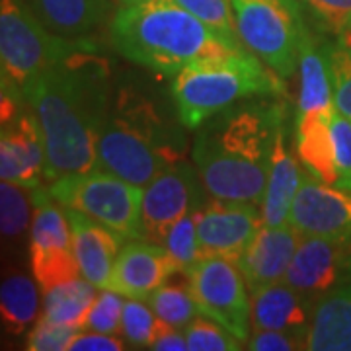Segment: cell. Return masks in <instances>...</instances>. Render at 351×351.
<instances>
[{"mask_svg": "<svg viewBox=\"0 0 351 351\" xmlns=\"http://www.w3.org/2000/svg\"><path fill=\"white\" fill-rule=\"evenodd\" d=\"M22 96L45 141V182L96 170L98 137L112 104L110 66L84 41L32 78Z\"/></svg>", "mask_w": 351, "mask_h": 351, "instance_id": "cell-1", "label": "cell"}, {"mask_svg": "<svg viewBox=\"0 0 351 351\" xmlns=\"http://www.w3.org/2000/svg\"><path fill=\"white\" fill-rule=\"evenodd\" d=\"M285 112V104L277 101H239L195 129L191 156L209 195L262 205Z\"/></svg>", "mask_w": 351, "mask_h": 351, "instance_id": "cell-2", "label": "cell"}, {"mask_svg": "<svg viewBox=\"0 0 351 351\" xmlns=\"http://www.w3.org/2000/svg\"><path fill=\"white\" fill-rule=\"evenodd\" d=\"M110 41L131 63L172 76L189 64L246 49L234 47L174 0L121 6L110 22Z\"/></svg>", "mask_w": 351, "mask_h": 351, "instance_id": "cell-3", "label": "cell"}, {"mask_svg": "<svg viewBox=\"0 0 351 351\" xmlns=\"http://www.w3.org/2000/svg\"><path fill=\"white\" fill-rule=\"evenodd\" d=\"M180 152L182 137L164 123L156 106L133 88H121L101 125L96 170L145 188L180 160Z\"/></svg>", "mask_w": 351, "mask_h": 351, "instance_id": "cell-4", "label": "cell"}, {"mask_svg": "<svg viewBox=\"0 0 351 351\" xmlns=\"http://www.w3.org/2000/svg\"><path fill=\"white\" fill-rule=\"evenodd\" d=\"M269 94H285L283 78L248 49L189 64L172 80L178 117L191 131L239 101Z\"/></svg>", "mask_w": 351, "mask_h": 351, "instance_id": "cell-5", "label": "cell"}, {"mask_svg": "<svg viewBox=\"0 0 351 351\" xmlns=\"http://www.w3.org/2000/svg\"><path fill=\"white\" fill-rule=\"evenodd\" d=\"M240 41L287 80L299 71L304 25L299 0H230Z\"/></svg>", "mask_w": 351, "mask_h": 351, "instance_id": "cell-6", "label": "cell"}, {"mask_svg": "<svg viewBox=\"0 0 351 351\" xmlns=\"http://www.w3.org/2000/svg\"><path fill=\"white\" fill-rule=\"evenodd\" d=\"M51 195L66 209H75L110 228L123 242L145 239L143 193L145 188L129 184L117 176L92 170L63 176L49 186Z\"/></svg>", "mask_w": 351, "mask_h": 351, "instance_id": "cell-7", "label": "cell"}, {"mask_svg": "<svg viewBox=\"0 0 351 351\" xmlns=\"http://www.w3.org/2000/svg\"><path fill=\"white\" fill-rule=\"evenodd\" d=\"M86 39H69L49 32L24 2L2 0L0 63L2 80L20 90L49 66L63 61Z\"/></svg>", "mask_w": 351, "mask_h": 351, "instance_id": "cell-8", "label": "cell"}, {"mask_svg": "<svg viewBox=\"0 0 351 351\" xmlns=\"http://www.w3.org/2000/svg\"><path fill=\"white\" fill-rule=\"evenodd\" d=\"M36 213L29 230L32 274L41 291L82 277L73 246L69 217L61 203L53 199L47 186L34 188Z\"/></svg>", "mask_w": 351, "mask_h": 351, "instance_id": "cell-9", "label": "cell"}, {"mask_svg": "<svg viewBox=\"0 0 351 351\" xmlns=\"http://www.w3.org/2000/svg\"><path fill=\"white\" fill-rule=\"evenodd\" d=\"M199 313L225 326L232 336L248 343L252 336V299L237 262L209 256L188 276Z\"/></svg>", "mask_w": 351, "mask_h": 351, "instance_id": "cell-10", "label": "cell"}, {"mask_svg": "<svg viewBox=\"0 0 351 351\" xmlns=\"http://www.w3.org/2000/svg\"><path fill=\"white\" fill-rule=\"evenodd\" d=\"M203 182L197 168L176 160L145 186L143 193V230L145 239L162 244L168 230L203 203Z\"/></svg>", "mask_w": 351, "mask_h": 351, "instance_id": "cell-11", "label": "cell"}, {"mask_svg": "<svg viewBox=\"0 0 351 351\" xmlns=\"http://www.w3.org/2000/svg\"><path fill=\"white\" fill-rule=\"evenodd\" d=\"M203 256H219L239 262L242 252L263 225L262 209L256 203L215 199L193 213Z\"/></svg>", "mask_w": 351, "mask_h": 351, "instance_id": "cell-12", "label": "cell"}, {"mask_svg": "<svg viewBox=\"0 0 351 351\" xmlns=\"http://www.w3.org/2000/svg\"><path fill=\"white\" fill-rule=\"evenodd\" d=\"M283 281L313 302L351 281V239L302 237Z\"/></svg>", "mask_w": 351, "mask_h": 351, "instance_id": "cell-13", "label": "cell"}, {"mask_svg": "<svg viewBox=\"0 0 351 351\" xmlns=\"http://www.w3.org/2000/svg\"><path fill=\"white\" fill-rule=\"evenodd\" d=\"M289 225L301 237L351 239V193L304 174L295 195Z\"/></svg>", "mask_w": 351, "mask_h": 351, "instance_id": "cell-14", "label": "cell"}, {"mask_svg": "<svg viewBox=\"0 0 351 351\" xmlns=\"http://www.w3.org/2000/svg\"><path fill=\"white\" fill-rule=\"evenodd\" d=\"M0 178L38 188L45 180V141L34 112L24 108L2 121L0 131Z\"/></svg>", "mask_w": 351, "mask_h": 351, "instance_id": "cell-15", "label": "cell"}, {"mask_svg": "<svg viewBox=\"0 0 351 351\" xmlns=\"http://www.w3.org/2000/svg\"><path fill=\"white\" fill-rule=\"evenodd\" d=\"M172 276H176L174 262L162 244L135 239L125 242L119 252L108 289L125 299L145 301Z\"/></svg>", "mask_w": 351, "mask_h": 351, "instance_id": "cell-16", "label": "cell"}, {"mask_svg": "<svg viewBox=\"0 0 351 351\" xmlns=\"http://www.w3.org/2000/svg\"><path fill=\"white\" fill-rule=\"evenodd\" d=\"M301 240V234L289 223L281 226H260L237 262L250 295L285 279Z\"/></svg>", "mask_w": 351, "mask_h": 351, "instance_id": "cell-17", "label": "cell"}, {"mask_svg": "<svg viewBox=\"0 0 351 351\" xmlns=\"http://www.w3.org/2000/svg\"><path fill=\"white\" fill-rule=\"evenodd\" d=\"M291 125H289L287 112L283 113L277 125L276 143L271 152V162L267 172V186L263 193L262 219L263 225L281 226L289 223V215L295 195L301 188L304 174H302L299 158L291 151Z\"/></svg>", "mask_w": 351, "mask_h": 351, "instance_id": "cell-18", "label": "cell"}, {"mask_svg": "<svg viewBox=\"0 0 351 351\" xmlns=\"http://www.w3.org/2000/svg\"><path fill=\"white\" fill-rule=\"evenodd\" d=\"M69 225L73 232V246H75L76 260L80 265L82 277H86L92 285L100 289L110 287L113 265L121 252V242L115 232L100 225L98 221L90 219L88 215L66 209Z\"/></svg>", "mask_w": 351, "mask_h": 351, "instance_id": "cell-19", "label": "cell"}, {"mask_svg": "<svg viewBox=\"0 0 351 351\" xmlns=\"http://www.w3.org/2000/svg\"><path fill=\"white\" fill-rule=\"evenodd\" d=\"M313 308V301L302 297L287 281H279L252 295V326L254 330H289L306 336Z\"/></svg>", "mask_w": 351, "mask_h": 351, "instance_id": "cell-20", "label": "cell"}, {"mask_svg": "<svg viewBox=\"0 0 351 351\" xmlns=\"http://www.w3.org/2000/svg\"><path fill=\"white\" fill-rule=\"evenodd\" d=\"M304 350L351 351V281L328 291L314 302Z\"/></svg>", "mask_w": 351, "mask_h": 351, "instance_id": "cell-21", "label": "cell"}, {"mask_svg": "<svg viewBox=\"0 0 351 351\" xmlns=\"http://www.w3.org/2000/svg\"><path fill=\"white\" fill-rule=\"evenodd\" d=\"M295 149L306 174L328 186L338 184L336 152L332 138V115L320 112L295 115Z\"/></svg>", "mask_w": 351, "mask_h": 351, "instance_id": "cell-22", "label": "cell"}, {"mask_svg": "<svg viewBox=\"0 0 351 351\" xmlns=\"http://www.w3.org/2000/svg\"><path fill=\"white\" fill-rule=\"evenodd\" d=\"M49 32L69 39H84L112 12V0H25Z\"/></svg>", "mask_w": 351, "mask_h": 351, "instance_id": "cell-23", "label": "cell"}, {"mask_svg": "<svg viewBox=\"0 0 351 351\" xmlns=\"http://www.w3.org/2000/svg\"><path fill=\"white\" fill-rule=\"evenodd\" d=\"M299 101L297 113L320 112L334 115V88L328 61V45L311 32L302 41L299 59Z\"/></svg>", "mask_w": 351, "mask_h": 351, "instance_id": "cell-24", "label": "cell"}, {"mask_svg": "<svg viewBox=\"0 0 351 351\" xmlns=\"http://www.w3.org/2000/svg\"><path fill=\"white\" fill-rule=\"evenodd\" d=\"M38 279L25 274H10L0 285L2 324L10 334H24L39 320L41 299Z\"/></svg>", "mask_w": 351, "mask_h": 351, "instance_id": "cell-25", "label": "cell"}, {"mask_svg": "<svg viewBox=\"0 0 351 351\" xmlns=\"http://www.w3.org/2000/svg\"><path fill=\"white\" fill-rule=\"evenodd\" d=\"M96 289L86 277H76L43 291V318L84 330L88 313L98 297Z\"/></svg>", "mask_w": 351, "mask_h": 351, "instance_id": "cell-26", "label": "cell"}, {"mask_svg": "<svg viewBox=\"0 0 351 351\" xmlns=\"http://www.w3.org/2000/svg\"><path fill=\"white\" fill-rule=\"evenodd\" d=\"M36 213L34 188L2 180L0 184V230L2 239L20 244L32 230Z\"/></svg>", "mask_w": 351, "mask_h": 351, "instance_id": "cell-27", "label": "cell"}, {"mask_svg": "<svg viewBox=\"0 0 351 351\" xmlns=\"http://www.w3.org/2000/svg\"><path fill=\"white\" fill-rule=\"evenodd\" d=\"M147 301L160 322L172 328H180V330H184L195 316L201 314L191 287H189L188 277L182 283L168 279Z\"/></svg>", "mask_w": 351, "mask_h": 351, "instance_id": "cell-28", "label": "cell"}, {"mask_svg": "<svg viewBox=\"0 0 351 351\" xmlns=\"http://www.w3.org/2000/svg\"><path fill=\"white\" fill-rule=\"evenodd\" d=\"M193 213H188L186 217H182L168 230V234H166V239L162 242V246L168 250L172 262H174L176 274H182V276H189L191 269L205 258L203 250H201Z\"/></svg>", "mask_w": 351, "mask_h": 351, "instance_id": "cell-29", "label": "cell"}, {"mask_svg": "<svg viewBox=\"0 0 351 351\" xmlns=\"http://www.w3.org/2000/svg\"><path fill=\"white\" fill-rule=\"evenodd\" d=\"M160 326L162 322L143 299H127L121 320V336L127 341V348L151 350Z\"/></svg>", "mask_w": 351, "mask_h": 351, "instance_id": "cell-30", "label": "cell"}, {"mask_svg": "<svg viewBox=\"0 0 351 351\" xmlns=\"http://www.w3.org/2000/svg\"><path fill=\"white\" fill-rule=\"evenodd\" d=\"M189 351H239L242 341L213 318L199 314L184 328Z\"/></svg>", "mask_w": 351, "mask_h": 351, "instance_id": "cell-31", "label": "cell"}, {"mask_svg": "<svg viewBox=\"0 0 351 351\" xmlns=\"http://www.w3.org/2000/svg\"><path fill=\"white\" fill-rule=\"evenodd\" d=\"M180 6H184L188 12L197 16L201 22L213 27L217 34L228 39L234 47H244L240 41L237 20L232 14L230 0H174Z\"/></svg>", "mask_w": 351, "mask_h": 351, "instance_id": "cell-32", "label": "cell"}, {"mask_svg": "<svg viewBox=\"0 0 351 351\" xmlns=\"http://www.w3.org/2000/svg\"><path fill=\"white\" fill-rule=\"evenodd\" d=\"M123 299L125 297L119 295L117 291L101 289V293L96 297V301L88 313L84 330L110 334V336L121 334V320H123V306H125Z\"/></svg>", "mask_w": 351, "mask_h": 351, "instance_id": "cell-33", "label": "cell"}, {"mask_svg": "<svg viewBox=\"0 0 351 351\" xmlns=\"http://www.w3.org/2000/svg\"><path fill=\"white\" fill-rule=\"evenodd\" d=\"M328 61L336 112L351 119V53L339 43L328 45Z\"/></svg>", "mask_w": 351, "mask_h": 351, "instance_id": "cell-34", "label": "cell"}, {"mask_svg": "<svg viewBox=\"0 0 351 351\" xmlns=\"http://www.w3.org/2000/svg\"><path fill=\"white\" fill-rule=\"evenodd\" d=\"M82 332V328L64 326L45 320L43 316L34 324L25 348L29 351H64L71 350V343Z\"/></svg>", "mask_w": 351, "mask_h": 351, "instance_id": "cell-35", "label": "cell"}, {"mask_svg": "<svg viewBox=\"0 0 351 351\" xmlns=\"http://www.w3.org/2000/svg\"><path fill=\"white\" fill-rule=\"evenodd\" d=\"M332 138L338 168L336 188L351 193V119L339 112H334L332 115Z\"/></svg>", "mask_w": 351, "mask_h": 351, "instance_id": "cell-36", "label": "cell"}, {"mask_svg": "<svg viewBox=\"0 0 351 351\" xmlns=\"http://www.w3.org/2000/svg\"><path fill=\"white\" fill-rule=\"evenodd\" d=\"M304 334L289 330H254L246 343L252 351H297L304 350Z\"/></svg>", "mask_w": 351, "mask_h": 351, "instance_id": "cell-37", "label": "cell"}, {"mask_svg": "<svg viewBox=\"0 0 351 351\" xmlns=\"http://www.w3.org/2000/svg\"><path fill=\"white\" fill-rule=\"evenodd\" d=\"M127 348V341L119 336L100 334V332H80L71 343L69 351H121Z\"/></svg>", "mask_w": 351, "mask_h": 351, "instance_id": "cell-38", "label": "cell"}, {"mask_svg": "<svg viewBox=\"0 0 351 351\" xmlns=\"http://www.w3.org/2000/svg\"><path fill=\"white\" fill-rule=\"evenodd\" d=\"M151 350L156 351H186L188 350V339L184 330L180 328H172L168 324H164L158 330L156 338L152 341Z\"/></svg>", "mask_w": 351, "mask_h": 351, "instance_id": "cell-39", "label": "cell"}, {"mask_svg": "<svg viewBox=\"0 0 351 351\" xmlns=\"http://www.w3.org/2000/svg\"><path fill=\"white\" fill-rule=\"evenodd\" d=\"M338 43L343 49H348L351 53V29H346V32L338 34Z\"/></svg>", "mask_w": 351, "mask_h": 351, "instance_id": "cell-40", "label": "cell"}, {"mask_svg": "<svg viewBox=\"0 0 351 351\" xmlns=\"http://www.w3.org/2000/svg\"><path fill=\"white\" fill-rule=\"evenodd\" d=\"M117 2H121L123 6H127V4H138V2H149V0H117Z\"/></svg>", "mask_w": 351, "mask_h": 351, "instance_id": "cell-41", "label": "cell"}]
</instances>
